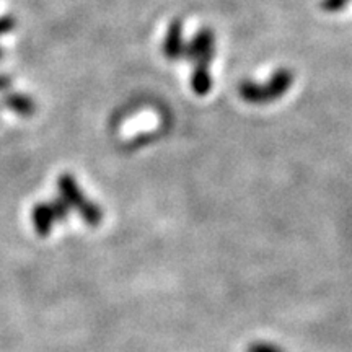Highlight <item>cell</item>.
Returning <instances> with one entry per match:
<instances>
[{"label": "cell", "mask_w": 352, "mask_h": 352, "mask_svg": "<svg viewBox=\"0 0 352 352\" xmlns=\"http://www.w3.org/2000/svg\"><path fill=\"white\" fill-rule=\"evenodd\" d=\"M294 85V74L289 69H279L272 74L266 83L241 82L239 87V95L241 100L252 104H266L279 100Z\"/></svg>", "instance_id": "obj_1"}, {"label": "cell", "mask_w": 352, "mask_h": 352, "mask_svg": "<svg viewBox=\"0 0 352 352\" xmlns=\"http://www.w3.org/2000/svg\"><path fill=\"white\" fill-rule=\"evenodd\" d=\"M215 56V34L212 30L202 28L186 44L184 57L192 63V67H210Z\"/></svg>", "instance_id": "obj_2"}, {"label": "cell", "mask_w": 352, "mask_h": 352, "mask_svg": "<svg viewBox=\"0 0 352 352\" xmlns=\"http://www.w3.org/2000/svg\"><path fill=\"white\" fill-rule=\"evenodd\" d=\"M164 56L170 60H178L184 57L186 52V43H184L183 34V23L179 20H173L166 30L165 39H164Z\"/></svg>", "instance_id": "obj_3"}, {"label": "cell", "mask_w": 352, "mask_h": 352, "mask_svg": "<svg viewBox=\"0 0 352 352\" xmlns=\"http://www.w3.org/2000/svg\"><path fill=\"white\" fill-rule=\"evenodd\" d=\"M57 189H59V197H63L70 206V209H76L77 212L88 202L82 188L78 186L77 179L72 175H60L59 179H57Z\"/></svg>", "instance_id": "obj_4"}, {"label": "cell", "mask_w": 352, "mask_h": 352, "mask_svg": "<svg viewBox=\"0 0 352 352\" xmlns=\"http://www.w3.org/2000/svg\"><path fill=\"white\" fill-rule=\"evenodd\" d=\"M0 104L8 111L19 114L21 118H32L36 113V101L32 96L20 91H6L0 98Z\"/></svg>", "instance_id": "obj_5"}, {"label": "cell", "mask_w": 352, "mask_h": 352, "mask_svg": "<svg viewBox=\"0 0 352 352\" xmlns=\"http://www.w3.org/2000/svg\"><path fill=\"white\" fill-rule=\"evenodd\" d=\"M32 220H33V227L39 236H47L50 232L54 227L56 217L54 212H52V208L50 202H39L33 208L32 212Z\"/></svg>", "instance_id": "obj_6"}, {"label": "cell", "mask_w": 352, "mask_h": 352, "mask_svg": "<svg viewBox=\"0 0 352 352\" xmlns=\"http://www.w3.org/2000/svg\"><path fill=\"white\" fill-rule=\"evenodd\" d=\"M191 88L197 96H206L212 90V76L210 67H192Z\"/></svg>", "instance_id": "obj_7"}, {"label": "cell", "mask_w": 352, "mask_h": 352, "mask_svg": "<svg viewBox=\"0 0 352 352\" xmlns=\"http://www.w3.org/2000/svg\"><path fill=\"white\" fill-rule=\"evenodd\" d=\"M50 204H51L52 212H54V217L57 222H64V220L69 219L70 210L72 209H70V206L63 199V197H57V199L51 201Z\"/></svg>", "instance_id": "obj_8"}, {"label": "cell", "mask_w": 352, "mask_h": 352, "mask_svg": "<svg viewBox=\"0 0 352 352\" xmlns=\"http://www.w3.org/2000/svg\"><path fill=\"white\" fill-rule=\"evenodd\" d=\"M351 0H321V8L327 12H340L342 8H346L347 3Z\"/></svg>", "instance_id": "obj_9"}, {"label": "cell", "mask_w": 352, "mask_h": 352, "mask_svg": "<svg viewBox=\"0 0 352 352\" xmlns=\"http://www.w3.org/2000/svg\"><path fill=\"white\" fill-rule=\"evenodd\" d=\"M248 352H284V349L277 344H272V342H254L250 346Z\"/></svg>", "instance_id": "obj_10"}, {"label": "cell", "mask_w": 352, "mask_h": 352, "mask_svg": "<svg viewBox=\"0 0 352 352\" xmlns=\"http://www.w3.org/2000/svg\"><path fill=\"white\" fill-rule=\"evenodd\" d=\"M15 25H16V20L13 19V16H10V15L0 16V36L10 33L12 30L15 28Z\"/></svg>", "instance_id": "obj_11"}, {"label": "cell", "mask_w": 352, "mask_h": 352, "mask_svg": "<svg viewBox=\"0 0 352 352\" xmlns=\"http://www.w3.org/2000/svg\"><path fill=\"white\" fill-rule=\"evenodd\" d=\"M12 87V77L8 74H0V94H6Z\"/></svg>", "instance_id": "obj_12"}, {"label": "cell", "mask_w": 352, "mask_h": 352, "mask_svg": "<svg viewBox=\"0 0 352 352\" xmlns=\"http://www.w3.org/2000/svg\"><path fill=\"white\" fill-rule=\"evenodd\" d=\"M2 57H3V50H2V47H0V59H2Z\"/></svg>", "instance_id": "obj_13"}]
</instances>
